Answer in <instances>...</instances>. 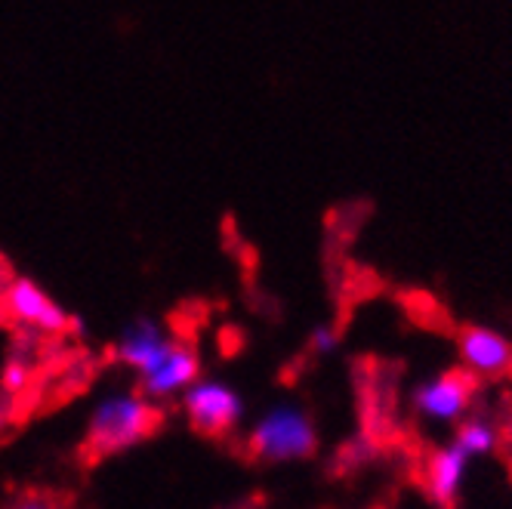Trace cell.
Here are the masks:
<instances>
[{"instance_id": "cell-13", "label": "cell", "mask_w": 512, "mask_h": 509, "mask_svg": "<svg viewBox=\"0 0 512 509\" xmlns=\"http://www.w3.org/2000/svg\"><path fill=\"white\" fill-rule=\"evenodd\" d=\"M13 509H59V506L50 503V500H44V497H25V500H19Z\"/></svg>"}, {"instance_id": "cell-9", "label": "cell", "mask_w": 512, "mask_h": 509, "mask_svg": "<svg viewBox=\"0 0 512 509\" xmlns=\"http://www.w3.org/2000/svg\"><path fill=\"white\" fill-rule=\"evenodd\" d=\"M176 337H170L161 324H155L152 318H139L133 321L127 331L121 334L118 346H115V355L124 368H130L136 377L142 371H149L155 361L164 358V352L173 346Z\"/></svg>"}, {"instance_id": "cell-12", "label": "cell", "mask_w": 512, "mask_h": 509, "mask_svg": "<svg viewBox=\"0 0 512 509\" xmlns=\"http://www.w3.org/2000/svg\"><path fill=\"white\" fill-rule=\"evenodd\" d=\"M337 346H340L337 327H331V324H318V327H312V334H309V349H312L315 355H331V352H337Z\"/></svg>"}, {"instance_id": "cell-1", "label": "cell", "mask_w": 512, "mask_h": 509, "mask_svg": "<svg viewBox=\"0 0 512 509\" xmlns=\"http://www.w3.org/2000/svg\"><path fill=\"white\" fill-rule=\"evenodd\" d=\"M158 426V402L142 392H108L87 417V445L93 454H124L142 445Z\"/></svg>"}, {"instance_id": "cell-7", "label": "cell", "mask_w": 512, "mask_h": 509, "mask_svg": "<svg viewBox=\"0 0 512 509\" xmlns=\"http://www.w3.org/2000/svg\"><path fill=\"white\" fill-rule=\"evenodd\" d=\"M469 466H472V457L454 439L448 445H438L435 451H429L420 469L423 491L429 494V500L451 509L466 488Z\"/></svg>"}, {"instance_id": "cell-6", "label": "cell", "mask_w": 512, "mask_h": 509, "mask_svg": "<svg viewBox=\"0 0 512 509\" xmlns=\"http://www.w3.org/2000/svg\"><path fill=\"white\" fill-rule=\"evenodd\" d=\"M198 377H201L198 349L186 340H173L164 358L139 374V392L149 395L152 402H170V398H179L186 392Z\"/></svg>"}, {"instance_id": "cell-8", "label": "cell", "mask_w": 512, "mask_h": 509, "mask_svg": "<svg viewBox=\"0 0 512 509\" xmlns=\"http://www.w3.org/2000/svg\"><path fill=\"white\" fill-rule=\"evenodd\" d=\"M457 355L472 377H503L512 371V343L494 327L469 324L457 337Z\"/></svg>"}, {"instance_id": "cell-3", "label": "cell", "mask_w": 512, "mask_h": 509, "mask_svg": "<svg viewBox=\"0 0 512 509\" xmlns=\"http://www.w3.org/2000/svg\"><path fill=\"white\" fill-rule=\"evenodd\" d=\"M475 392H479V377H472L466 368H448L423 383H417L411 405L423 423L432 426H457L469 417Z\"/></svg>"}, {"instance_id": "cell-4", "label": "cell", "mask_w": 512, "mask_h": 509, "mask_svg": "<svg viewBox=\"0 0 512 509\" xmlns=\"http://www.w3.org/2000/svg\"><path fill=\"white\" fill-rule=\"evenodd\" d=\"M179 402L189 426L201 435H210V439L229 435L244 420V398L226 380L198 377L179 395Z\"/></svg>"}, {"instance_id": "cell-10", "label": "cell", "mask_w": 512, "mask_h": 509, "mask_svg": "<svg viewBox=\"0 0 512 509\" xmlns=\"http://www.w3.org/2000/svg\"><path fill=\"white\" fill-rule=\"evenodd\" d=\"M454 442L475 460V457H488L500 445V429L488 417H463L454 429Z\"/></svg>"}, {"instance_id": "cell-11", "label": "cell", "mask_w": 512, "mask_h": 509, "mask_svg": "<svg viewBox=\"0 0 512 509\" xmlns=\"http://www.w3.org/2000/svg\"><path fill=\"white\" fill-rule=\"evenodd\" d=\"M28 380H31V361L25 355H13L4 365V371H0V386H4V392H10V395L25 392Z\"/></svg>"}, {"instance_id": "cell-5", "label": "cell", "mask_w": 512, "mask_h": 509, "mask_svg": "<svg viewBox=\"0 0 512 509\" xmlns=\"http://www.w3.org/2000/svg\"><path fill=\"white\" fill-rule=\"evenodd\" d=\"M4 312L28 334L56 337L71 327V315L34 278H13L4 287Z\"/></svg>"}, {"instance_id": "cell-2", "label": "cell", "mask_w": 512, "mask_h": 509, "mask_svg": "<svg viewBox=\"0 0 512 509\" xmlns=\"http://www.w3.org/2000/svg\"><path fill=\"white\" fill-rule=\"evenodd\" d=\"M247 451L263 463H297L318 451L315 420L300 405H275L256 417L247 432Z\"/></svg>"}]
</instances>
